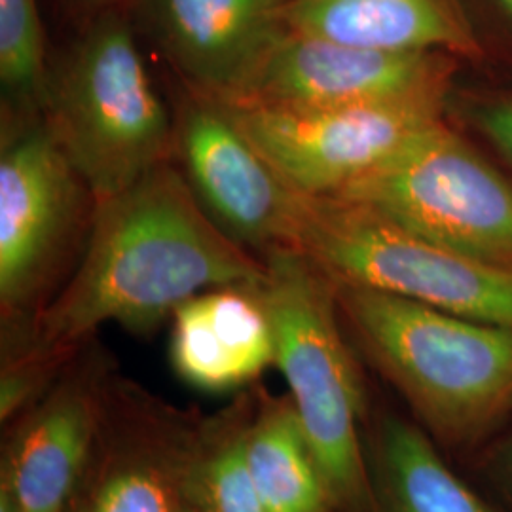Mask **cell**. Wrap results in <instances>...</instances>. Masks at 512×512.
Instances as JSON below:
<instances>
[{
    "instance_id": "16",
    "label": "cell",
    "mask_w": 512,
    "mask_h": 512,
    "mask_svg": "<svg viewBox=\"0 0 512 512\" xmlns=\"http://www.w3.org/2000/svg\"><path fill=\"white\" fill-rule=\"evenodd\" d=\"M380 512H494L442 459L420 425L382 414L366 450Z\"/></svg>"
},
{
    "instance_id": "23",
    "label": "cell",
    "mask_w": 512,
    "mask_h": 512,
    "mask_svg": "<svg viewBox=\"0 0 512 512\" xmlns=\"http://www.w3.org/2000/svg\"><path fill=\"white\" fill-rule=\"evenodd\" d=\"M0 512H21L16 495L2 482H0Z\"/></svg>"
},
{
    "instance_id": "22",
    "label": "cell",
    "mask_w": 512,
    "mask_h": 512,
    "mask_svg": "<svg viewBox=\"0 0 512 512\" xmlns=\"http://www.w3.org/2000/svg\"><path fill=\"white\" fill-rule=\"evenodd\" d=\"M69 2L78 14L84 16V21H86V19L105 12V10H110V8L129 6L131 0H69Z\"/></svg>"
},
{
    "instance_id": "2",
    "label": "cell",
    "mask_w": 512,
    "mask_h": 512,
    "mask_svg": "<svg viewBox=\"0 0 512 512\" xmlns=\"http://www.w3.org/2000/svg\"><path fill=\"white\" fill-rule=\"evenodd\" d=\"M336 294L351 338L427 435L465 446L511 414L512 327L353 285Z\"/></svg>"
},
{
    "instance_id": "15",
    "label": "cell",
    "mask_w": 512,
    "mask_h": 512,
    "mask_svg": "<svg viewBox=\"0 0 512 512\" xmlns=\"http://www.w3.org/2000/svg\"><path fill=\"white\" fill-rule=\"evenodd\" d=\"M289 31L385 52H444L482 59L461 0H285Z\"/></svg>"
},
{
    "instance_id": "13",
    "label": "cell",
    "mask_w": 512,
    "mask_h": 512,
    "mask_svg": "<svg viewBox=\"0 0 512 512\" xmlns=\"http://www.w3.org/2000/svg\"><path fill=\"white\" fill-rule=\"evenodd\" d=\"M285 0H131L137 31L164 57L184 92L241 101L287 35Z\"/></svg>"
},
{
    "instance_id": "6",
    "label": "cell",
    "mask_w": 512,
    "mask_h": 512,
    "mask_svg": "<svg viewBox=\"0 0 512 512\" xmlns=\"http://www.w3.org/2000/svg\"><path fill=\"white\" fill-rule=\"evenodd\" d=\"M97 198L44 120L2 135L0 336L29 334L86 251Z\"/></svg>"
},
{
    "instance_id": "7",
    "label": "cell",
    "mask_w": 512,
    "mask_h": 512,
    "mask_svg": "<svg viewBox=\"0 0 512 512\" xmlns=\"http://www.w3.org/2000/svg\"><path fill=\"white\" fill-rule=\"evenodd\" d=\"M463 255L512 270V183L444 120L332 194Z\"/></svg>"
},
{
    "instance_id": "5",
    "label": "cell",
    "mask_w": 512,
    "mask_h": 512,
    "mask_svg": "<svg viewBox=\"0 0 512 512\" xmlns=\"http://www.w3.org/2000/svg\"><path fill=\"white\" fill-rule=\"evenodd\" d=\"M293 249L332 281L512 327V270L463 255L342 196L300 194Z\"/></svg>"
},
{
    "instance_id": "18",
    "label": "cell",
    "mask_w": 512,
    "mask_h": 512,
    "mask_svg": "<svg viewBox=\"0 0 512 512\" xmlns=\"http://www.w3.org/2000/svg\"><path fill=\"white\" fill-rule=\"evenodd\" d=\"M253 387L213 416H205L198 452L190 469L186 499L190 512H268L251 475L245 435Z\"/></svg>"
},
{
    "instance_id": "24",
    "label": "cell",
    "mask_w": 512,
    "mask_h": 512,
    "mask_svg": "<svg viewBox=\"0 0 512 512\" xmlns=\"http://www.w3.org/2000/svg\"><path fill=\"white\" fill-rule=\"evenodd\" d=\"M501 6H503V10L509 14V18L512 19V0H497Z\"/></svg>"
},
{
    "instance_id": "20",
    "label": "cell",
    "mask_w": 512,
    "mask_h": 512,
    "mask_svg": "<svg viewBox=\"0 0 512 512\" xmlns=\"http://www.w3.org/2000/svg\"><path fill=\"white\" fill-rule=\"evenodd\" d=\"M84 346V344H82ZM80 346V348H82ZM38 346L29 338L2 342L0 421L8 425L37 404L59 380L78 349Z\"/></svg>"
},
{
    "instance_id": "10",
    "label": "cell",
    "mask_w": 512,
    "mask_h": 512,
    "mask_svg": "<svg viewBox=\"0 0 512 512\" xmlns=\"http://www.w3.org/2000/svg\"><path fill=\"white\" fill-rule=\"evenodd\" d=\"M173 129V162L228 238L260 258L293 247L300 194L281 179L224 103L183 90Z\"/></svg>"
},
{
    "instance_id": "19",
    "label": "cell",
    "mask_w": 512,
    "mask_h": 512,
    "mask_svg": "<svg viewBox=\"0 0 512 512\" xmlns=\"http://www.w3.org/2000/svg\"><path fill=\"white\" fill-rule=\"evenodd\" d=\"M50 69L38 0H0L2 135L42 120Z\"/></svg>"
},
{
    "instance_id": "14",
    "label": "cell",
    "mask_w": 512,
    "mask_h": 512,
    "mask_svg": "<svg viewBox=\"0 0 512 512\" xmlns=\"http://www.w3.org/2000/svg\"><path fill=\"white\" fill-rule=\"evenodd\" d=\"M258 283L215 287L175 310L169 361L184 384L213 395L241 393L275 366L274 325Z\"/></svg>"
},
{
    "instance_id": "1",
    "label": "cell",
    "mask_w": 512,
    "mask_h": 512,
    "mask_svg": "<svg viewBox=\"0 0 512 512\" xmlns=\"http://www.w3.org/2000/svg\"><path fill=\"white\" fill-rule=\"evenodd\" d=\"M262 277L264 260L207 217L179 167L167 162L97 203L86 251L29 340L76 349L109 323L150 336L192 296Z\"/></svg>"
},
{
    "instance_id": "25",
    "label": "cell",
    "mask_w": 512,
    "mask_h": 512,
    "mask_svg": "<svg viewBox=\"0 0 512 512\" xmlns=\"http://www.w3.org/2000/svg\"><path fill=\"white\" fill-rule=\"evenodd\" d=\"M188 512H190V511H188Z\"/></svg>"
},
{
    "instance_id": "11",
    "label": "cell",
    "mask_w": 512,
    "mask_h": 512,
    "mask_svg": "<svg viewBox=\"0 0 512 512\" xmlns=\"http://www.w3.org/2000/svg\"><path fill=\"white\" fill-rule=\"evenodd\" d=\"M459 57L385 52L287 31L247 95L232 105L338 109L406 101H448Z\"/></svg>"
},
{
    "instance_id": "8",
    "label": "cell",
    "mask_w": 512,
    "mask_h": 512,
    "mask_svg": "<svg viewBox=\"0 0 512 512\" xmlns=\"http://www.w3.org/2000/svg\"><path fill=\"white\" fill-rule=\"evenodd\" d=\"M203 420L118 372L92 454L59 512H188Z\"/></svg>"
},
{
    "instance_id": "9",
    "label": "cell",
    "mask_w": 512,
    "mask_h": 512,
    "mask_svg": "<svg viewBox=\"0 0 512 512\" xmlns=\"http://www.w3.org/2000/svg\"><path fill=\"white\" fill-rule=\"evenodd\" d=\"M226 107L293 190L332 196L385 162L423 129L444 120L446 101L338 109Z\"/></svg>"
},
{
    "instance_id": "21",
    "label": "cell",
    "mask_w": 512,
    "mask_h": 512,
    "mask_svg": "<svg viewBox=\"0 0 512 512\" xmlns=\"http://www.w3.org/2000/svg\"><path fill=\"white\" fill-rule=\"evenodd\" d=\"M475 122L484 137L512 162V95L480 105L475 110Z\"/></svg>"
},
{
    "instance_id": "4",
    "label": "cell",
    "mask_w": 512,
    "mask_h": 512,
    "mask_svg": "<svg viewBox=\"0 0 512 512\" xmlns=\"http://www.w3.org/2000/svg\"><path fill=\"white\" fill-rule=\"evenodd\" d=\"M129 6L84 21L52 61L42 120L105 202L173 162V110L156 90Z\"/></svg>"
},
{
    "instance_id": "12",
    "label": "cell",
    "mask_w": 512,
    "mask_h": 512,
    "mask_svg": "<svg viewBox=\"0 0 512 512\" xmlns=\"http://www.w3.org/2000/svg\"><path fill=\"white\" fill-rule=\"evenodd\" d=\"M118 370L97 336L74 353L54 387L10 421L2 440L0 482L21 512H59L92 454Z\"/></svg>"
},
{
    "instance_id": "17",
    "label": "cell",
    "mask_w": 512,
    "mask_h": 512,
    "mask_svg": "<svg viewBox=\"0 0 512 512\" xmlns=\"http://www.w3.org/2000/svg\"><path fill=\"white\" fill-rule=\"evenodd\" d=\"M245 454L268 512H336L289 393L253 385Z\"/></svg>"
},
{
    "instance_id": "3",
    "label": "cell",
    "mask_w": 512,
    "mask_h": 512,
    "mask_svg": "<svg viewBox=\"0 0 512 512\" xmlns=\"http://www.w3.org/2000/svg\"><path fill=\"white\" fill-rule=\"evenodd\" d=\"M258 283L275 336V368L327 480L336 512H380L361 427L368 401L344 336L336 283L293 247L262 256Z\"/></svg>"
}]
</instances>
